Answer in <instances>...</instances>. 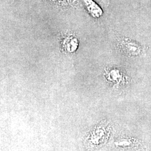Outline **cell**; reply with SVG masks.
<instances>
[{
  "label": "cell",
  "mask_w": 151,
  "mask_h": 151,
  "mask_svg": "<svg viewBox=\"0 0 151 151\" xmlns=\"http://www.w3.org/2000/svg\"><path fill=\"white\" fill-rule=\"evenodd\" d=\"M118 47L120 51L128 57H137L141 56L144 53V49L142 45L129 38H119L118 41Z\"/></svg>",
  "instance_id": "3957f363"
},
{
  "label": "cell",
  "mask_w": 151,
  "mask_h": 151,
  "mask_svg": "<svg viewBox=\"0 0 151 151\" xmlns=\"http://www.w3.org/2000/svg\"><path fill=\"white\" fill-rule=\"evenodd\" d=\"M105 79L115 88H123L129 82V77L123 70L118 67H110L105 69L104 72Z\"/></svg>",
  "instance_id": "7a4b0ae2"
},
{
  "label": "cell",
  "mask_w": 151,
  "mask_h": 151,
  "mask_svg": "<svg viewBox=\"0 0 151 151\" xmlns=\"http://www.w3.org/2000/svg\"><path fill=\"white\" fill-rule=\"evenodd\" d=\"M111 125L104 120L87 130L83 137L82 145L86 151H93L105 144L111 134Z\"/></svg>",
  "instance_id": "6da1fadb"
},
{
  "label": "cell",
  "mask_w": 151,
  "mask_h": 151,
  "mask_svg": "<svg viewBox=\"0 0 151 151\" xmlns=\"http://www.w3.org/2000/svg\"><path fill=\"white\" fill-rule=\"evenodd\" d=\"M85 5L86 7L87 10L91 16L98 19L103 15V10L97 5V4L92 0H83Z\"/></svg>",
  "instance_id": "5b68a950"
},
{
  "label": "cell",
  "mask_w": 151,
  "mask_h": 151,
  "mask_svg": "<svg viewBox=\"0 0 151 151\" xmlns=\"http://www.w3.org/2000/svg\"><path fill=\"white\" fill-rule=\"evenodd\" d=\"M61 44L66 53H73L78 48L79 41L73 34L68 33L63 36Z\"/></svg>",
  "instance_id": "277c9868"
},
{
  "label": "cell",
  "mask_w": 151,
  "mask_h": 151,
  "mask_svg": "<svg viewBox=\"0 0 151 151\" xmlns=\"http://www.w3.org/2000/svg\"><path fill=\"white\" fill-rule=\"evenodd\" d=\"M137 144L134 139L128 137H119L114 140V145L119 148H129Z\"/></svg>",
  "instance_id": "8992f818"
}]
</instances>
